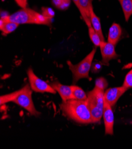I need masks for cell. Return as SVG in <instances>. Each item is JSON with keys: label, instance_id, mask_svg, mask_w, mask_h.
I'll return each mask as SVG.
<instances>
[{"label": "cell", "instance_id": "cell-1", "mask_svg": "<svg viewBox=\"0 0 132 149\" xmlns=\"http://www.w3.org/2000/svg\"><path fill=\"white\" fill-rule=\"evenodd\" d=\"M60 108L65 116L77 123L93 124L91 113L86 100H79L73 99L62 102Z\"/></svg>", "mask_w": 132, "mask_h": 149}, {"label": "cell", "instance_id": "cell-2", "mask_svg": "<svg viewBox=\"0 0 132 149\" xmlns=\"http://www.w3.org/2000/svg\"><path fill=\"white\" fill-rule=\"evenodd\" d=\"M8 102H14L26 110L31 115L38 116L40 113L35 107L32 99V90L29 84H26L19 91L3 95L0 97L1 105Z\"/></svg>", "mask_w": 132, "mask_h": 149}, {"label": "cell", "instance_id": "cell-3", "mask_svg": "<svg viewBox=\"0 0 132 149\" xmlns=\"http://www.w3.org/2000/svg\"><path fill=\"white\" fill-rule=\"evenodd\" d=\"M2 17L19 24H33L46 26H50L52 19L28 8H21L11 15L4 16Z\"/></svg>", "mask_w": 132, "mask_h": 149}, {"label": "cell", "instance_id": "cell-4", "mask_svg": "<svg viewBox=\"0 0 132 149\" xmlns=\"http://www.w3.org/2000/svg\"><path fill=\"white\" fill-rule=\"evenodd\" d=\"M104 92L94 87L87 94V103L90 109L93 123H100L103 116Z\"/></svg>", "mask_w": 132, "mask_h": 149}, {"label": "cell", "instance_id": "cell-5", "mask_svg": "<svg viewBox=\"0 0 132 149\" xmlns=\"http://www.w3.org/2000/svg\"><path fill=\"white\" fill-rule=\"evenodd\" d=\"M96 51L97 48H94L77 64H73L70 61H67L69 68L72 73L73 83H77L78 80L82 79H89V72L93 65Z\"/></svg>", "mask_w": 132, "mask_h": 149}, {"label": "cell", "instance_id": "cell-6", "mask_svg": "<svg viewBox=\"0 0 132 149\" xmlns=\"http://www.w3.org/2000/svg\"><path fill=\"white\" fill-rule=\"evenodd\" d=\"M28 79L32 90L37 93H49L55 94L56 91L46 81L39 78L34 73L32 68H29L27 71Z\"/></svg>", "mask_w": 132, "mask_h": 149}, {"label": "cell", "instance_id": "cell-7", "mask_svg": "<svg viewBox=\"0 0 132 149\" xmlns=\"http://www.w3.org/2000/svg\"><path fill=\"white\" fill-rule=\"evenodd\" d=\"M115 47L110 42L101 41L99 47L100 48L102 56V61L101 63L102 64L109 65L110 61L118 58L119 55L115 52Z\"/></svg>", "mask_w": 132, "mask_h": 149}, {"label": "cell", "instance_id": "cell-8", "mask_svg": "<svg viewBox=\"0 0 132 149\" xmlns=\"http://www.w3.org/2000/svg\"><path fill=\"white\" fill-rule=\"evenodd\" d=\"M103 120L105 126L106 135H113L114 134V116L112 110V107L108 103L104 101V106L103 111Z\"/></svg>", "mask_w": 132, "mask_h": 149}, {"label": "cell", "instance_id": "cell-9", "mask_svg": "<svg viewBox=\"0 0 132 149\" xmlns=\"http://www.w3.org/2000/svg\"><path fill=\"white\" fill-rule=\"evenodd\" d=\"M126 91L123 86L110 88L104 92V101L113 107Z\"/></svg>", "mask_w": 132, "mask_h": 149}, {"label": "cell", "instance_id": "cell-10", "mask_svg": "<svg viewBox=\"0 0 132 149\" xmlns=\"http://www.w3.org/2000/svg\"><path fill=\"white\" fill-rule=\"evenodd\" d=\"M50 85L55 89L56 92L59 94L62 99V102H66L68 100L74 99L70 86L64 85L58 81H54L52 82Z\"/></svg>", "mask_w": 132, "mask_h": 149}, {"label": "cell", "instance_id": "cell-11", "mask_svg": "<svg viewBox=\"0 0 132 149\" xmlns=\"http://www.w3.org/2000/svg\"><path fill=\"white\" fill-rule=\"evenodd\" d=\"M122 35V29L121 26L119 24L114 23L109 29L107 42L115 46L120 40Z\"/></svg>", "mask_w": 132, "mask_h": 149}, {"label": "cell", "instance_id": "cell-12", "mask_svg": "<svg viewBox=\"0 0 132 149\" xmlns=\"http://www.w3.org/2000/svg\"><path fill=\"white\" fill-rule=\"evenodd\" d=\"M19 25L18 23L9 21L3 17L0 20V29L4 35L10 34L15 31Z\"/></svg>", "mask_w": 132, "mask_h": 149}, {"label": "cell", "instance_id": "cell-13", "mask_svg": "<svg viewBox=\"0 0 132 149\" xmlns=\"http://www.w3.org/2000/svg\"><path fill=\"white\" fill-rule=\"evenodd\" d=\"M90 20H91V23L92 27L94 28L95 32L100 36L101 40L105 41L103 33H102V32L100 19L95 14L94 10H93V4L91 5V8H90Z\"/></svg>", "mask_w": 132, "mask_h": 149}, {"label": "cell", "instance_id": "cell-14", "mask_svg": "<svg viewBox=\"0 0 132 149\" xmlns=\"http://www.w3.org/2000/svg\"><path fill=\"white\" fill-rule=\"evenodd\" d=\"M122 8L125 20L128 22L132 15V0H119Z\"/></svg>", "mask_w": 132, "mask_h": 149}, {"label": "cell", "instance_id": "cell-15", "mask_svg": "<svg viewBox=\"0 0 132 149\" xmlns=\"http://www.w3.org/2000/svg\"><path fill=\"white\" fill-rule=\"evenodd\" d=\"M70 87L75 99L79 100H86L87 99V95L81 87L76 85H72Z\"/></svg>", "mask_w": 132, "mask_h": 149}, {"label": "cell", "instance_id": "cell-16", "mask_svg": "<svg viewBox=\"0 0 132 149\" xmlns=\"http://www.w3.org/2000/svg\"><path fill=\"white\" fill-rule=\"evenodd\" d=\"M88 34H89V36L91 40L94 43V45L96 47H100V43L102 40L100 36L95 32V31L92 26L88 27Z\"/></svg>", "mask_w": 132, "mask_h": 149}, {"label": "cell", "instance_id": "cell-17", "mask_svg": "<svg viewBox=\"0 0 132 149\" xmlns=\"http://www.w3.org/2000/svg\"><path fill=\"white\" fill-rule=\"evenodd\" d=\"M79 1L84 13L90 19V8L93 4V0H79Z\"/></svg>", "mask_w": 132, "mask_h": 149}, {"label": "cell", "instance_id": "cell-18", "mask_svg": "<svg viewBox=\"0 0 132 149\" xmlns=\"http://www.w3.org/2000/svg\"><path fill=\"white\" fill-rule=\"evenodd\" d=\"M72 1H74V3H75V4L76 5L77 7L78 8V10H79V12H80V13H81V16H82V19H83L84 21L85 22V23H86V24L87 25L88 27L92 26H91V20H90V19L86 16V14L84 13V12L82 8V7H81V4H80L79 0H72Z\"/></svg>", "mask_w": 132, "mask_h": 149}, {"label": "cell", "instance_id": "cell-19", "mask_svg": "<svg viewBox=\"0 0 132 149\" xmlns=\"http://www.w3.org/2000/svg\"><path fill=\"white\" fill-rule=\"evenodd\" d=\"M52 3L57 8L65 10L69 7L70 0H52Z\"/></svg>", "mask_w": 132, "mask_h": 149}, {"label": "cell", "instance_id": "cell-20", "mask_svg": "<svg viewBox=\"0 0 132 149\" xmlns=\"http://www.w3.org/2000/svg\"><path fill=\"white\" fill-rule=\"evenodd\" d=\"M122 86L126 91L132 88V69L126 75Z\"/></svg>", "mask_w": 132, "mask_h": 149}, {"label": "cell", "instance_id": "cell-21", "mask_svg": "<svg viewBox=\"0 0 132 149\" xmlns=\"http://www.w3.org/2000/svg\"><path fill=\"white\" fill-rule=\"evenodd\" d=\"M108 86V81L104 77H100L96 79L95 87L98 88L100 90L104 91Z\"/></svg>", "mask_w": 132, "mask_h": 149}, {"label": "cell", "instance_id": "cell-22", "mask_svg": "<svg viewBox=\"0 0 132 149\" xmlns=\"http://www.w3.org/2000/svg\"><path fill=\"white\" fill-rule=\"evenodd\" d=\"M44 16L50 18L52 19L55 16V12L54 11L50 8H46V7H43L42 8V13H41Z\"/></svg>", "mask_w": 132, "mask_h": 149}, {"label": "cell", "instance_id": "cell-23", "mask_svg": "<svg viewBox=\"0 0 132 149\" xmlns=\"http://www.w3.org/2000/svg\"><path fill=\"white\" fill-rule=\"evenodd\" d=\"M15 1L22 8H27V0H15Z\"/></svg>", "mask_w": 132, "mask_h": 149}]
</instances>
